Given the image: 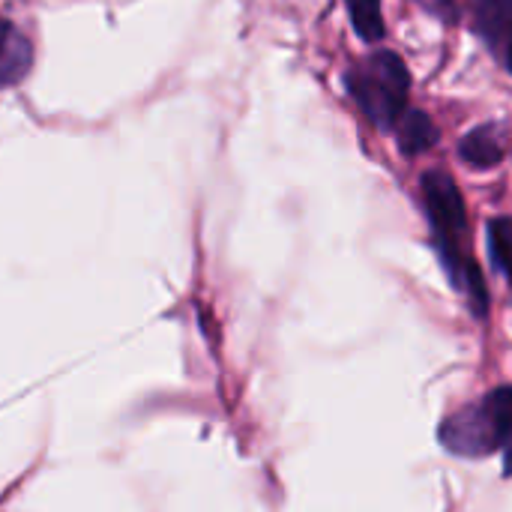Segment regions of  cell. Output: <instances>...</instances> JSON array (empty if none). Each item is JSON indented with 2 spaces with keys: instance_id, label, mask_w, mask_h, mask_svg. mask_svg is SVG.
Returning a JSON list of instances; mask_svg holds the SVG:
<instances>
[{
  "instance_id": "cell-1",
  "label": "cell",
  "mask_w": 512,
  "mask_h": 512,
  "mask_svg": "<svg viewBox=\"0 0 512 512\" xmlns=\"http://www.w3.org/2000/svg\"><path fill=\"white\" fill-rule=\"evenodd\" d=\"M420 189H423V204H426L432 246L438 252V261H441L450 285L465 297L474 318L486 321L492 312V297H489L486 276L471 249V222H468V207H465L462 189L453 180V174L444 168L423 171Z\"/></svg>"
},
{
  "instance_id": "cell-3",
  "label": "cell",
  "mask_w": 512,
  "mask_h": 512,
  "mask_svg": "<svg viewBox=\"0 0 512 512\" xmlns=\"http://www.w3.org/2000/svg\"><path fill=\"white\" fill-rule=\"evenodd\" d=\"M438 441L447 453L462 456V459H486L498 453V432H495V420L486 402L480 399L450 414L438 429Z\"/></svg>"
},
{
  "instance_id": "cell-7",
  "label": "cell",
  "mask_w": 512,
  "mask_h": 512,
  "mask_svg": "<svg viewBox=\"0 0 512 512\" xmlns=\"http://www.w3.org/2000/svg\"><path fill=\"white\" fill-rule=\"evenodd\" d=\"M396 144L405 156H420L441 141V129L423 108H408L396 123Z\"/></svg>"
},
{
  "instance_id": "cell-11",
  "label": "cell",
  "mask_w": 512,
  "mask_h": 512,
  "mask_svg": "<svg viewBox=\"0 0 512 512\" xmlns=\"http://www.w3.org/2000/svg\"><path fill=\"white\" fill-rule=\"evenodd\" d=\"M441 6H447V12L456 15V0H441Z\"/></svg>"
},
{
  "instance_id": "cell-10",
  "label": "cell",
  "mask_w": 512,
  "mask_h": 512,
  "mask_svg": "<svg viewBox=\"0 0 512 512\" xmlns=\"http://www.w3.org/2000/svg\"><path fill=\"white\" fill-rule=\"evenodd\" d=\"M486 237H489V258L495 273L512 282V216L489 219Z\"/></svg>"
},
{
  "instance_id": "cell-6",
  "label": "cell",
  "mask_w": 512,
  "mask_h": 512,
  "mask_svg": "<svg viewBox=\"0 0 512 512\" xmlns=\"http://www.w3.org/2000/svg\"><path fill=\"white\" fill-rule=\"evenodd\" d=\"M33 66V45L30 39L6 18H0V90L15 87L27 78Z\"/></svg>"
},
{
  "instance_id": "cell-8",
  "label": "cell",
  "mask_w": 512,
  "mask_h": 512,
  "mask_svg": "<svg viewBox=\"0 0 512 512\" xmlns=\"http://www.w3.org/2000/svg\"><path fill=\"white\" fill-rule=\"evenodd\" d=\"M486 408L495 420L498 432V453L504 456V474L512 477V387H498L486 393Z\"/></svg>"
},
{
  "instance_id": "cell-4",
  "label": "cell",
  "mask_w": 512,
  "mask_h": 512,
  "mask_svg": "<svg viewBox=\"0 0 512 512\" xmlns=\"http://www.w3.org/2000/svg\"><path fill=\"white\" fill-rule=\"evenodd\" d=\"M474 33L512 75V0H468Z\"/></svg>"
},
{
  "instance_id": "cell-9",
  "label": "cell",
  "mask_w": 512,
  "mask_h": 512,
  "mask_svg": "<svg viewBox=\"0 0 512 512\" xmlns=\"http://www.w3.org/2000/svg\"><path fill=\"white\" fill-rule=\"evenodd\" d=\"M345 9L351 15V24L357 30V36L363 42H381L387 36V24H384V9L381 0H345Z\"/></svg>"
},
{
  "instance_id": "cell-5",
  "label": "cell",
  "mask_w": 512,
  "mask_h": 512,
  "mask_svg": "<svg viewBox=\"0 0 512 512\" xmlns=\"http://www.w3.org/2000/svg\"><path fill=\"white\" fill-rule=\"evenodd\" d=\"M512 153V123H483L462 135L459 159L471 168H495Z\"/></svg>"
},
{
  "instance_id": "cell-2",
  "label": "cell",
  "mask_w": 512,
  "mask_h": 512,
  "mask_svg": "<svg viewBox=\"0 0 512 512\" xmlns=\"http://www.w3.org/2000/svg\"><path fill=\"white\" fill-rule=\"evenodd\" d=\"M345 87L372 126L396 129L399 117L408 111L411 72L402 54L378 48L345 72Z\"/></svg>"
}]
</instances>
